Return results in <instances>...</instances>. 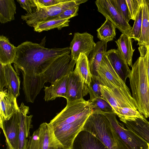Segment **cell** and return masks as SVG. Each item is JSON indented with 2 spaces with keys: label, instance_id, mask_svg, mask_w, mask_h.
Segmentation results:
<instances>
[{
  "label": "cell",
  "instance_id": "obj_1",
  "mask_svg": "<svg viewBox=\"0 0 149 149\" xmlns=\"http://www.w3.org/2000/svg\"><path fill=\"white\" fill-rule=\"evenodd\" d=\"M45 40L40 44L26 41L17 47L14 66L18 74L20 72L22 74L23 89L27 102L33 103L44 86L40 74L57 58L70 52V47H45Z\"/></svg>",
  "mask_w": 149,
  "mask_h": 149
},
{
  "label": "cell",
  "instance_id": "obj_18",
  "mask_svg": "<svg viewBox=\"0 0 149 149\" xmlns=\"http://www.w3.org/2000/svg\"><path fill=\"white\" fill-rule=\"evenodd\" d=\"M107 57L112 67L125 83L129 78L130 70L119 50L112 49L107 51Z\"/></svg>",
  "mask_w": 149,
  "mask_h": 149
},
{
  "label": "cell",
  "instance_id": "obj_3",
  "mask_svg": "<svg viewBox=\"0 0 149 149\" xmlns=\"http://www.w3.org/2000/svg\"><path fill=\"white\" fill-rule=\"evenodd\" d=\"M148 47L139 46L140 56L133 65L129 77L137 109L146 118H149V84L146 65Z\"/></svg>",
  "mask_w": 149,
  "mask_h": 149
},
{
  "label": "cell",
  "instance_id": "obj_13",
  "mask_svg": "<svg viewBox=\"0 0 149 149\" xmlns=\"http://www.w3.org/2000/svg\"><path fill=\"white\" fill-rule=\"evenodd\" d=\"M20 120L19 110L7 120L0 121V127L9 149H19V132Z\"/></svg>",
  "mask_w": 149,
  "mask_h": 149
},
{
  "label": "cell",
  "instance_id": "obj_31",
  "mask_svg": "<svg viewBox=\"0 0 149 149\" xmlns=\"http://www.w3.org/2000/svg\"><path fill=\"white\" fill-rule=\"evenodd\" d=\"M142 11L141 8L134 20V24L132 28L130 37L135 41H138L140 38L141 31Z\"/></svg>",
  "mask_w": 149,
  "mask_h": 149
},
{
  "label": "cell",
  "instance_id": "obj_34",
  "mask_svg": "<svg viewBox=\"0 0 149 149\" xmlns=\"http://www.w3.org/2000/svg\"><path fill=\"white\" fill-rule=\"evenodd\" d=\"M95 110L102 113L114 112L111 106L103 98H97L90 102Z\"/></svg>",
  "mask_w": 149,
  "mask_h": 149
},
{
  "label": "cell",
  "instance_id": "obj_24",
  "mask_svg": "<svg viewBox=\"0 0 149 149\" xmlns=\"http://www.w3.org/2000/svg\"><path fill=\"white\" fill-rule=\"evenodd\" d=\"M141 33L138 40L139 46H149V5L148 0H143Z\"/></svg>",
  "mask_w": 149,
  "mask_h": 149
},
{
  "label": "cell",
  "instance_id": "obj_8",
  "mask_svg": "<svg viewBox=\"0 0 149 149\" xmlns=\"http://www.w3.org/2000/svg\"><path fill=\"white\" fill-rule=\"evenodd\" d=\"M76 61L71 59L67 54L61 56L54 61L40 75L43 84L49 82L51 84L56 80L73 71Z\"/></svg>",
  "mask_w": 149,
  "mask_h": 149
},
{
  "label": "cell",
  "instance_id": "obj_7",
  "mask_svg": "<svg viewBox=\"0 0 149 149\" xmlns=\"http://www.w3.org/2000/svg\"><path fill=\"white\" fill-rule=\"evenodd\" d=\"M102 113L106 116L113 130L127 149H148L147 142L133 132L125 128L117 120L115 113Z\"/></svg>",
  "mask_w": 149,
  "mask_h": 149
},
{
  "label": "cell",
  "instance_id": "obj_25",
  "mask_svg": "<svg viewBox=\"0 0 149 149\" xmlns=\"http://www.w3.org/2000/svg\"><path fill=\"white\" fill-rule=\"evenodd\" d=\"M74 71L80 75L84 82L88 86L91 81L92 75L91 73L89 60L84 54L81 53L76 61Z\"/></svg>",
  "mask_w": 149,
  "mask_h": 149
},
{
  "label": "cell",
  "instance_id": "obj_16",
  "mask_svg": "<svg viewBox=\"0 0 149 149\" xmlns=\"http://www.w3.org/2000/svg\"><path fill=\"white\" fill-rule=\"evenodd\" d=\"M70 149H108L93 134L81 131L75 138Z\"/></svg>",
  "mask_w": 149,
  "mask_h": 149
},
{
  "label": "cell",
  "instance_id": "obj_10",
  "mask_svg": "<svg viewBox=\"0 0 149 149\" xmlns=\"http://www.w3.org/2000/svg\"><path fill=\"white\" fill-rule=\"evenodd\" d=\"M98 74L102 85L111 90L118 88L130 90L112 67L106 53L103 56Z\"/></svg>",
  "mask_w": 149,
  "mask_h": 149
},
{
  "label": "cell",
  "instance_id": "obj_9",
  "mask_svg": "<svg viewBox=\"0 0 149 149\" xmlns=\"http://www.w3.org/2000/svg\"><path fill=\"white\" fill-rule=\"evenodd\" d=\"M95 3L99 12L122 33L130 37L132 27L113 6L110 0H97Z\"/></svg>",
  "mask_w": 149,
  "mask_h": 149
},
{
  "label": "cell",
  "instance_id": "obj_19",
  "mask_svg": "<svg viewBox=\"0 0 149 149\" xmlns=\"http://www.w3.org/2000/svg\"><path fill=\"white\" fill-rule=\"evenodd\" d=\"M68 81V74L56 80L49 86H44L45 101L53 100L59 97H66Z\"/></svg>",
  "mask_w": 149,
  "mask_h": 149
},
{
  "label": "cell",
  "instance_id": "obj_4",
  "mask_svg": "<svg viewBox=\"0 0 149 149\" xmlns=\"http://www.w3.org/2000/svg\"><path fill=\"white\" fill-rule=\"evenodd\" d=\"M82 130L93 134L108 149H127L113 130L106 116L100 111L93 110Z\"/></svg>",
  "mask_w": 149,
  "mask_h": 149
},
{
  "label": "cell",
  "instance_id": "obj_5",
  "mask_svg": "<svg viewBox=\"0 0 149 149\" xmlns=\"http://www.w3.org/2000/svg\"><path fill=\"white\" fill-rule=\"evenodd\" d=\"M36 8L31 14H25L21 16V19L25 21L29 26L33 27L38 22L52 19L68 8L87 1V0H66L56 5L45 6L37 0H34Z\"/></svg>",
  "mask_w": 149,
  "mask_h": 149
},
{
  "label": "cell",
  "instance_id": "obj_29",
  "mask_svg": "<svg viewBox=\"0 0 149 149\" xmlns=\"http://www.w3.org/2000/svg\"><path fill=\"white\" fill-rule=\"evenodd\" d=\"M100 85L102 84L98 76L92 75L90 84L88 86L90 102L97 98L103 99L101 91Z\"/></svg>",
  "mask_w": 149,
  "mask_h": 149
},
{
  "label": "cell",
  "instance_id": "obj_22",
  "mask_svg": "<svg viewBox=\"0 0 149 149\" xmlns=\"http://www.w3.org/2000/svg\"><path fill=\"white\" fill-rule=\"evenodd\" d=\"M17 47L11 44L9 39L3 35L0 36V64L4 65L13 63Z\"/></svg>",
  "mask_w": 149,
  "mask_h": 149
},
{
  "label": "cell",
  "instance_id": "obj_26",
  "mask_svg": "<svg viewBox=\"0 0 149 149\" xmlns=\"http://www.w3.org/2000/svg\"><path fill=\"white\" fill-rule=\"evenodd\" d=\"M70 20L67 19L54 18L38 22L33 27L35 31L41 32L57 28L58 30L69 26Z\"/></svg>",
  "mask_w": 149,
  "mask_h": 149
},
{
  "label": "cell",
  "instance_id": "obj_15",
  "mask_svg": "<svg viewBox=\"0 0 149 149\" xmlns=\"http://www.w3.org/2000/svg\"><path fill=\"white\" fill-rule=\"evenodd\" d=\"M20 112V120L19 132V149H26L28 140L27 138L29 134L30 129L32 127L31 125L33 116H28L29 107L22 102L19 107Z\"/></svg>",
  "mask_w": 149,
  "mask_h": 149
},
{
  "label": "cell",
  "instance_id": "obj_17",
  "mask_svg": "<svg viewBox=\"0 0 149 149\" xmlns=\"http://www.w3.org/2000/svg\"><path fill=\"white\" fill-rule=\"evenodd\" d=\"M16 98L8 89L0 91V121L8 120L19 110Z\"/></svg>",
  "mask_w": 149,
  "mask_h": 149
},
{
  "label": "cell",
  "instance_id": "obj_11",
  "mask_svg": "<svg viewBox=\"0 0 149 149\" xmlns=\"http://www.w3.org/2000/svg\"><path fill=\"white\" fill-rule=\"evenodd\" d=\"M95 45L93 37L91 34L87 32L75 33L70 47L71 59L76 61L81 53L88 57Z\"/></svg>",
  "mask_w": 149,
  "mask_h": 149
},
{
  "label": "cell",
  "instance_id": "obj_39",
  "mask_svg": "<svg viewBox=\"0 0 149 149\" xmlns=\"http://www.w3.org/2000/svg\"><path fill=\"white\" fill-rule=\"evenodd\" d=\"M147 144L148 146V149H149V144L147 143Z\"/></svg>",
  "mask_w": 149,
  "mask_h": 149
},
{
  "label": "cell",
  "instance_id": "obj_2",
  "mask_svg": "<svg viewBox=\"0 0 149 149\" xmlns=\"http://www.w3.org/2000/svg\"><path fill=\"white\" fill-rule=\"evenodd\" d=\"M93 109L89 100L83 99L67 102L66 107L50 121L56 136L65 148L70 149Z\"/></svg>",
  "mask_w": 149,
  "mask_h": 149
},
{
  "label": "cell",
  "instance_id": "obj_27",
  "mask_svg": "<svg viewBox=\"0 0 149 149\" xmlns=\"http://www.w3.org/2000/svg\"><path fill=\"white\" fill-rule=\"evenodd\" d=\"M16 5L13 0H0V22L4 24L14 20Z\"/></svg>",
  "mask_w": 149,
  "mask_h": 149
},
{
  "label": "cell",
  "instance_id": "obj_21",
  "mask_svg": "<svg viewBox=\"0 0 149 149\" xmlns=\"http://www.w3.org/2000/svg\"><path fill=\"white\" fill-rule=\"evenodd\" d=\"M107 42L100 41L89 56L90 70L92 75L98 76V71L103 56L107 52Z\"/></svg>",
  "mask_w": 149,
  "mask_h": 149
},
{
  "label": "cell",
  "instance_id": "obj_40",
  "mask_svg": "<svg viewBox=\"0 0 149 149\" xmlns=\"http://www.w3.org/2000/svg\"><path fill=\"white\" fill-rule=\"evenodd\" d=\"M6 149H9L8 146H6Z\"/></svg>",
  "mask_w": 149,
  "mask_h": 149
},
{
  "label": "cell",
  "instance_id": "obj_32",
  "mask_svg": "<svg viewBox=\"0 0 149 149\" xmlns=\"http://www.w3.org/2000/svg\"><path fill=\"white\" fill-rule=\"evenodd\" d=\"M130 19L134 20L141 8L143 0H126Z\"/></svg>",
  "mask_w": 149,
  "mask_h": 149
},
{
  "label": "cell",
  "instance_id": "obj_14",
  "mask_svg": "<svg viewBox=\"0 0 149 149\" xmlns=\"http://www.w3.org/2000/svg\"><path fill=\"white\" fill-rule=\"evenodd\" d=\"M89 93L88 86L79 74L74 71L68 74V91L66 99L67 102L83 99Z\"/></svg>",
  "mask_w": 149,
  "mask_h": 149
},
{
  "label": "cell",
  "instance_id": "obj_41",
  "mask_svg": "<svg viewBox=\"0 0 149 149\" xmlns=\"http://www.w3.org/2000/svg\"><path fill=\"white\" fill-rule=\"evenodd\" d=\"M148 3H149V0H148Z\"/></svg>",
  "mask_w": 149,
  "mask_h": 149
},
{
  "label": "cell",
  "instance_id": "obj_23",
  "mask_svg": "<svg viewBox=\"0 0 149 149\" xmlns=\"http://www.w3.org/2000/svg\"><path fill=\"white\" fill-rule=\"evenodd\" d=\"M132 38L122 33L118 40L115 41L119 50L128 65H133L132 57L135 50L132 48Z\"/></svg>",
  "mask_w": 149,
  "mask_h": 149
},
{
  "label": "cell",
  "instance_id": "obj_28",
  "mask_svg": "<svg viewBox=\"0 0 149 149\" xmlns=\"http://www.w3.org/2000/svg\"><path fill=\"white\" fill-rule=\"evenodd\" d=\"M106 19L105 22L97 31V38L100 41L108 42L115 38L116 28L109 20Z\"/></svg>",
  "mask_w": 149,
  "mask_h": 149
},
{
  "label": "cell",
  "instance_id": "obj_20",
  "mask_svg": "<svg viewBox=\"0 0 149 149\" xmlns=\"http://www.w3.org/2000/svg\"><path fill=\"white\" fill-rule=\"evenodd\" d=\"M127 128L149 144V122L145 117L135 118L122 120Z\"/></svg>",
  "mask_w": 149,
  "mask_h": 149
},
{
  "label": "cell",
  "instance_id": "obj_37",
  "mask_svg": "<svg viewBox=\"0 0 149 149\" xmlns=\"http://www.w3.org/2000/svg\"><path fill=\"white\" fill-rule=\"evenodd\" d=\"M66 0H37L40 4L45 6H55L64 2Z\"/></svg>",
  "mask_w": 149,
  "mask_h": 149
},
{
  "label": "cell",
  "instance_id": "obj_6",
  "mask_svg": "<svg viewBox=\"0 0 149 149\" xmlns=\"http://www.w3.org/2000/svg\"><path fill=\"white\" fill-rule=\"evenodd\" d=\"M26 149H67L56 136L49 123H42L30 136Z\"/></svg>",
  "mask_w": 149,
  "mask_h": 149
},
{
  "label": "cell",
  "instance_id": "obj_30",
  "mask_svg": "<svg viewBox=\"0 0 149 149\" xmlns=\"http://www.w3.org/2000/svg\"><path fill=\"white\" fill-rule=\"evenodd\" d=\"M116 115L121 121L135 118L145 117L137 110L129 107L120 108Z\"/></svg>",
  "mask_w": 149,
  "mask_h": 149
},
{
  "label": "cell",
  "instance_id": "obj_12",
  "mask_svg": "<svg viewBox=\"0 0 149 149\" xmlns=\"http://www.w3.org/2000/svg\"><path fill=\"white\" fill-rule=\"evenodd\" d=\"M0 91L5 87L17 98L19 95L20 80L18 74L11 64H0Z\"/></svg>",
  "mask_w": 149,
  "mask_h": 149
},
{
  "label": "cell",
  "instance_id": "obj_36",
  "mask_svg": "<svg viewBox=\"0 0 149 149\" xmlns=\"http://www.w3.org/2000/svg\"><path fill=\"white\" fill-rule=\"evenodd\" d=\"M20 6L27 12V14H31L36 8L34 0H17Z\"/></svg>",
  "mask_w": 149,
  "mask_h": 149
},
{
  "label": "cell",
  "instance_id": "obj_33",
  "mask_svg": "<svg viewBox=\"0 0 149 149\" xmlns=\"http://www.w3.org/2000/svg\"><path fill=\"white\" fill-rule=\"evenodd\" d=\"M110 1L117 10L129 23L130 19L126 0H110Z\"/></svg>",
  "mask_w": 149,
  "mask_h": 149
},
{
  "label": "cell",
  "instance_id": "obj_35",
  "mask_svg": "<svg viewBox=\"0 0 149 149\" xmlns=\"http://www.w3.org/2000/svg\"><path fill=\"white\" fill-rule=\"evenodd\" d=\"M79 5H77L74 6L66 9L59 15L54 17L52 19L54 18L67 19L76 16L78 15V12Z\"/></svg>",
  "mask_w": 149,
  "mask_h": 149
},
{
  "label": "cell",
  "instance_id": "obj_38",
  "mask_svg": "<svg viewBox=\"0 0 149 149\" xmlns=\"http://www.w3.org/2000/svg\"><path fill=\"white\" fill-rule=\"evenodd\" d=\"M146 65L148 78L149 84V46L148 47V55L146 59Z\"/></svg>",
  "mask_w": 149,
  "mask_h": 149
}]
</instances>
